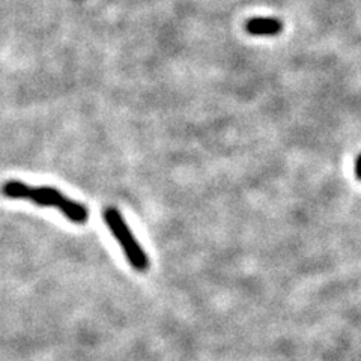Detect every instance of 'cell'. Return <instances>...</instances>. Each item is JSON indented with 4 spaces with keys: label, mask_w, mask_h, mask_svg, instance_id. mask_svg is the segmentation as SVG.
Instances as JSON below:
<instances>
[{
    "label": "cell",
    "mask_w": 361,
    "mask_h": 361,
    "mask_svg": "<svg viewBox=\"0 0 361 361\" xmlns=\"http://www.w3.org/2000/svg\"><path fill=\"white\" fill-rule=\"evenodd\" d=\"M4 193L13 199H29L41 206L58 208L72 223L84 224L89 220V211L79 202H74L63 196L59 190L51 187H30L20 181H8L4 185Z\"/></svg>",
    "instance_id": "obj_1"
},
{
    "label": "cell",
    "mask_w": 361,
    "mask_h": 361,
    "mask_svg": "<svg viewBox=\"0 0 361 361\" xmlns=\"http://www.w3.org/2000/svg\"><path fill=\"white\" fill-rule=\"evenodd\" d=\"M104 223L110 229L120 247L124 248L125 256L129 260V264L133 265V268H136L137 271H146L149 267V259L139 246L134 235L131 234L129 227L127 226L122 215H120L116 208H107L104 211Z\"/></svg>",
    "instance_id": "obj_2"
},
{
    "label": "cell",
    "mask_w": 361,
    "mask_h": 361,
    "mask_svg": "<svg viewBox=\"0 0 361 361\" xmlns=\"http://www.w3.org/2000/svg\"><path fill=\"white\" fill-rule=\"evenodd\" d=\"M247 34L255 37H272L279 35L283 30V21L272 17L250 18L246 23Z\"/></svg>",
    "instance_id": "obj_3"
},
{
    "label": "cell",
    "mask_w": 361,
    "mask_h": 361,
    "mask_svg": "<svg viewBox=\"0 0 361 361\" xmlns=\"http://www.w3.org/2000/svg\"><path fill=\"white\" fill-rule=\"evenodd\" d=\"M355 175H357L358 179H361V154L358 156L357 163H355Z\"/></svg>",
    "instance_id": "obj_4"
}]
</instances>
